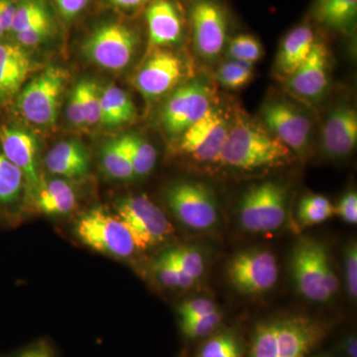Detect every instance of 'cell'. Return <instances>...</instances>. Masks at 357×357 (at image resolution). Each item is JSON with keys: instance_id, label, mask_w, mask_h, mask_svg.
Instances as JSON below:
<instances>
[{"instance_id": "obj_2", "label": "cell", "mask_w": 357, "mask_h": 357, "mask_svg": "<svg viewBox=\"0 0 357 357\" xmlns=\"http://www.w3.org/2000/svg\"><path fill=\"white\" fill-rule=\"evenodd\" d=\"M288 190L274 181L249 188L238 206L239 223L248 232L274 231L287 217Z\"/></svg>"}, {"instance_id": "obj_33", "label": "cell", "mask_w": 357, "mask_h": 357, "mask_svg": "<svg viewBox=\"0 0 357 357\" xmlns=\"http://www.w3.org/2000/svg\"><path fill=\"white\" fill-rule=\"evenodd\" d=\"M249 357H279L277 321H265L256 326Z\"/></svg>"}, {"instance_id": "obj_4", "label": "cell", "mask_w": 357, "mask_h": 357, "mask_svg": "<svg viewBox=\"0 0 357 357\" xmlns=\"http://www.w3.org/2000/svg\"><path fill=\"white\" fill-rule=\"evenodd\" d=\"M75 230L82 243L105 255L128 258L136 249L128 227L103 208H93L82 215Z\"/></svg>"}, {"instance_id": "obj_18", "label": "cell", "mask_w": 357, "mask_h": 357, "mask_svg": "<svg viewBox=\"0 0 357 357\" xmlns=\"http://www.w3.org/2000/svg\"><path fill=\"white\" fill-rule=\"evenodd\" d=\"M357 143V114L349 105H338L324 124L321 146L331 158H344L352 153Z\"/></svg>"}, {"instance_id": "obj_16", "label": "cell", "mask_w": 357, "mask_h": 357, "mask_svg": "<svg viewBox=\"0 0 357 357\" xmlns=\"http://www.w3.org/2000/svg\"><path fill=\"white\" fill-rule=\"evenodd\" d=\"M321 324L307 317L296 316L277 321L279 357H306L326 335Z\"/></svg>"}, {"instance_id": "obj_20", "label": "cell", "mask_w": 357, "mask_h": 357, "mask_svg": "<svg viewBox=\"0 0 357 357\" xmlns=\"http://www.w3.org/2000/svg\"><path fill=\"white\" fill-rule=\"evenodd\" d=\"M317 40L311 26L302 24L294 28L282 42L275 70L282 79L292 76L310 55Z\"/></svg>"}, {"instance_id": "obj_8", "label": "cell", "mask_w": 357, "mask_h": 357, "mask_svg": "<svg viewBox=\"0 0 357 357\" xmlns=\"http://www.w3.org/2000/svg\"><path fill=\"white\" fill-rule=\"evenodd\" d=\"M67 79L65 70L50 67L30 82L18 98V109L26 121L40 126H52L57 119L59 102Z\"/></svg>"}, {"instance_id": "obj_26", "label": "cell", "mask_w": 357, "mask_h": 357, "mask_svg": "<svg viewBox=\"0 0 357 357\" xmlns=\"http://www.w3.org/2000/svg\"><path fill=\"white\" fill-rule=\"evenodd\" d=\"M40 27H54L53 18L45 0H18L10 34Z\"/></svg>"}, {"instance_id": "obj_17", "label": "cell", "mask_w": 357, "mask_h": 357, "mask_svg": "<svg viewBox=\"0 0 357 357\" xmlns=\"http://www.w3.org/2000/svg\"><path fill=\"white\" fill-rule=\"evenodd\" d=\"M0 150L22 172L28 187L35 195L41 184L38 176L36 139L22 129L2 126L0 128Z\"/></svg>"}, {"instance_id": "obj_5", "label": "cell", "mask_w": 357, "mask_h": 357, "mask_svg": "<svg viewBox=\"0 0 357 357\" xmlns=\"http://www.w3.org/2000/svg\"><path fill=\"white\" fill-rule=\"evenodd\" d=\"M138 37L132 28L121 22L103 23L86 37L83 52L93 64L103 69L119 70L130 64Z\"/></svg>"}, {"instance_id": "obj_30", "label": "cell", "mask_w": 357, "mask_h": 357, "mask_svg": "<svg viewBox=\"0 0 357 357\" xmlns=\"http://www.w3.org/2000/svg\"><path fill=\"white\" fill-rule=\"evenodd\" d=\"M198 357H243L241 340L234 331H222L202 345Z\"/></svg>"}, {"instance_id": "obj_1", "label": "cell", "mask_w": 357, "mask_h": 357, "mask_svg": "<svg viewBox=\"0 0 357 357\" xmlns=\"http://www.w3.org/2000/svg\"><path fill=\"white\" fill-rule=\"evenodd\" d=\"M295 158L296 155L263 124L239 112L232 117L220 163L252 172L287 165Z\"/></svg>"}, {"instance_id": "obj_25", "label": "cell", "mask_w": 357, "mask_h": 357, "mask_svg": "<svg viewBox=\"0 0 357 357\" xmlns=\"http://www.w3.org/2000/svg\"><path fill=\"white\" fill-rule=\"evenodd\" d=\"M102 124L107 128H117L132 121L136 109L126 91L115 86L102 91Z\"/></svg>"}, {"instance_id": "obj_15", "label": "cell", "mask_w": 357, "mask_h": 357, "mask_svg": "<svg viewBox=\"0 0 357 357\" xmlns=\"http://www.w3.org/2000/svg\"><path fill=\"white\" fill-rule=\"evenodd\" d=\"M328 48L317 41L305 62L286 79V86L298 98L307 102H317L328 89Z\"/></svg>"}, {"instance_id": "obj_13", "label": "cell", "mask_w": 357, "mask_h": 357, "mask_svg": "<svg viewBox=\"0 0 357 357\" xmlns=\"http://www.w3.org/2000/svg\"><path fill=\"white\" fill-rule=\"evenodd\" d=\"M325 245L312 238H304L296 244L291 257L294 283L301 295L312 302L324 303L331 299L326 291L321 255Z\"/></svg>"}, {"instance_id": "obj_43", "label": "cell", "mask_w": 357, "mask_h": 357, "mask_svg": "<svg viewBox=\"0 0 357 357\" xmlns=\"http://www.w3.org/2000/svg\"><path fill=\"white\" fill-rule=\"evenodd\" d=\"M67 115L73 126L79 128H86L83 105H82L81 96L76 88L70 93L67 107Z\"/></svg>"}, {"instance_id": "obj_28", "label": "cell", "mask_w": 357, "mask_h": 357, "mask_svg": "<svg viewBox=\"0 0 357 357\" xmlns=\"http://www.w3.org/2000/svg\"><path fill=\"white\" fill-rule=\"evenodd\" d=\"M122 139L132 164L134 177L149 175L157 160V152L153 145L137 134H128L123 136Z\"/></svg>"}, {"instance_id": "obj_19", "label": "cell", "mask_w": 357, "mask_h": 357, "mask_svg": "<svg viewBox=\"0 0 357 357\" xmlns=\"http://www.w3.org/2000/svg\"><path fill=\"white\" fill-rule=\"evenodd\" d=\"M145 17L151 48L171 46L182 40L184 21L173 0H151Z\"/></svg>"}, {"instance_id": "obj_49", "label": "cell", "mask_w": 357, "mask_h": 357, "mask_svg": "<svg viewBox=\"0 0 357 357\" xmlns=\"http://www.w3.org/2000/svg\"><path fill=\"white\" fill-rule=\"evenodd\" d=\"M314 357H331L330 356H326V354H319V356H316Z\"/></svg>"}, {"instance_id": "obj_36", "label": "cell", "mask_w": 357, "mask_h": 357, "mask_svg": "<svg viewBox=\"0 0 357 357\" xmlns=\"http://www.w3.org/2000/svg\"><path fill=\"white\" fill-rule=\"evenodd\" d=\"M167 255L183 268L190 276L199 279L204 271V260L199 250L192 248H178L165 251Z\"/></svg>"}, {"instance_id": "obj_27", "label": "cell", "mask_w": 357, "mask_h": 357, "mask_svg": "<svg viewBox=\"0 0 357 357\" xmlns=\"http://www.w3.org/2000/svg\"><path fill=\"white\" fill-rule=\"evenodd\" d=\"M103 170L115 180L128 181L134 177L132 164L122 137L107 141L100 149Z\"/></svg>"}, {"instance_id": "obj_10", "label": "cell", "mask_w": 357, "mask_h": 357, "mask_svg": "<svg viewBox=\"0 0 357 357\" xmlns=\"http://www.w3.org/2000/svg\"><path fill=\"white\" fill-rule=\"evenodd\" d=\"M213 89L203 79L176 89L167 100L161 114L164 129L180 136L213 107Z\"/></svg>"}, {"instance_id": "obj_6", "label": "cell", "mask_w": 357, "mask_h": 357, "mask_svg": "<svg viewBox=\"0 0 357 357\" xmlns=\"http://www.w3.org/2000/svg\"><path fill=\"white\" fill-rule=\"evenodd\" d=\"M231 119L225 110L211 107L181 134L178 149L202 165L220 163Z\"/></svg>"}, {"instance_id": "obj_9", "label": "cell", "mask_w": 357, "mask_h": 357, "mask_svg": "<svg viewBox=\"0 0 357 357\" xmlns=\"http://www.w3.org/2000/svg\"><path fill=\"white\" fill-rule=\"evenodd\" d=\"M189 14L195 50L204 60L218 58L229 39L227 9L220 0H192Z\"/></svg>"}, {"instance_id": "obj_37", "label": "cell", "mask_w": 357, "mask_h": 357, "mask_svg": "<svg viewBox=\"0 0 357 357\" xmlns=\"http://www.w3.org/2000/svg\"><path fill=\"white\" fill-rule=\"evenodd\" d=\"M222 317L217 311L197 318L182 319L181 328L185 337L202 338L211 335L222 323Z\"/></svg>"}, {"instance_id": "obj_44", "label": "cell", "mask_w": 357, "mask_h": 357, "mask_svg": "<svg viewBox=\"0 0 357 357\" xmlns=\"http://www.w3.org/2000/svg\"><path fill=\"white\" fill-rule=\"evenodd\" d=\"M16 4L15 0H0V41L6 34H10Z\"/></svg>"}, {"instance_id": "obj_35", "label": "cell", "mask_w": 357, "mask_h": 357, "mask_svg": "<svg viewBox=\"0 0 357 357\" xmlns=\"http://www.w3.org/2000/svg\"><path fill=\"white\" fill-rule=\"evenodd\" d=\"M227 53L232 60L255 65L261 59L263 48L259 40L252 35L239 34L230 40Z\"/></svg>"}, {"instance_id": "obj_38", "label": "cell", "mask_w": 357, "mask_h": 357, "mask_svg": "<svg viewBox=\"0 0 357 357\" xmlns=\"http://www.w3.org/2000/svg\"><path fill=\"white\" fill-rule=\"evenodd\" d=\"M344 277L347 288L351 299L357 296V245L351 241L347 246L344 252Z\"/></svg>"}, {"instance_id": "obj_21", "label": "cell", "mask_w": 357, "mask_h": 357, "mask_svg": "<svg viewBox=\"0 0 357 357\" xmlns=\"http://www.w3.org/2000/svg\"><path fill=\"white\" fill-rule=\"evenodd\" d=\"M31 70V62L23 47L0 41V100L18 93Z\"/></svg>"}, {"instance_id": "obj_40", "label": "cell", "mask_w": 357, "mask_h": 357, "mask_svg": "<svg viewBox=\"0 0 357 357\" xmlns=\"http://www.w3.org/2000/svg\"><path fill=\"white\" fill-rule=\"evenodd\" d=\"M153 270L157 278L164 286L169 288H178V278L176 268L163 253L154 262Z\"/></svg>"}, {"instance_id": "obj_34", "label": "cell", "mask_w": 357, "mask_h": 357, "mask_svg": "<svg viewBox=\"0 0 357 357\" xmlns=\"http://www.w3.org/2000/svg\"><path fill=\"white\" fill-rule=\"evenodd\" d=\"M76 89L81 96L84 119L86 126H93L102 123V105L100 96L102 91L93 81L84 79L77 84Z\"/></svg>"}, {"instance_id": "obj_31", "label": "cell", "mask_w": 357, "mask_h": 357, "mask_svg": "<svg viewBox=\"0 0 357 357\" xmlns=\"http://www.w3.org/2000/svg\"><path fill=\"white\" fill-rule=\"evenodd\" d=\"M24 176L0 150V204L13 203L20 198Z\"/></svg>"}, {"instance_id": "obj_41", "label": "cell", "mask_w": 357, "mask_h": 357, "mask_svg": "<svg viewBox=\"0 0 357 357\" xmlns=\"http://www.w3.org/2000/svg\"><path fill=\"white\" fill-rule=\"evenodd\" d=\"M335 215L342 218L344 222L356 225L357 222V194L349 191L340 199L335 206Z\"/></svg>"}, {"instance_id": "obj_47", "label": "cell", "mask_w": 357, "mask_h": 357, "mask_svg": "<svg viewBox=\"0 0 357 357\" xmlns=\"http://www.w3.org/2000/svg\"><path fill=\"white\" fill-rule=\"evenodd\" d=\"M112 6L124 10H132L146 6L151 0H107Z\"/></svg>"}, {"instance_id": "obj_42", "label": "cell", "mask_w": 357, "mask_h": 357, "mask_svg": "<svg viewBox=\"0 0 357 357\" xmlns=\"http://www.w3.org/2000/svg\"><path fill=\"white\" fill-rule=\"evenodd\" d=\"M52 1L63 20L72 21L83 13L89 0H52Z\"/></svg>"}, {"instance_id": "obj_11", "label": "cell", "mask_w": 357, "mask_h": 357, "mask_svg": "<svg viewBox=\"0 0 357 357\" xmlns=\"http://www.w3.org/2000/svg\"><path fill=\"white\" fill-rule=\"evenodd\" d=\"M231 285L245 295H257L274 287L278 265L273 253L264 249H249L234 256L227 266Z\"/></svg>"}, {"instance_id": "obj_29", "label": "cell", "mask_w": 357, "mask_h": 357, "mask_svg": "<svg viewBox=\"0 0 357 357\" xmlns=\"http://www.w3.org/2000/svg\"><path fill=\"white\" fill-rule=\"evenodd\" d=\"M298 220L303 227H312L335 215V206L321 195H307L298 206Z\"/></svg>"}, {"instance_id": "obj_32", "label": "cell", "mask_w": 357, "mask_h": 357, "mask_svg": "<svg viewBox=\"0 0 357 357\" xmlns=\"http://www.w3.org/2000/svg\"><path fill=\"white\" fill-rule=\"evenodd\" d=\"M252 77L253 65L232 59L220 65L217 73L218 81L227 89L243 88Z\"/></svg>"}, {"instance_id": "obj_7", "label": "cell", "mask_w": 357, "mask_h": 357, "mask_svg": "<svg viewBox=\"0 0 357 357\" xmlns=\"http://www.w3.org/2000/svg\"><path fill=\"white\" fill-rule=\"evenodd\" d=\"M165 201L178 222L190 229L206 230L218 223L217 199L210 188L202 183L183 181L170 185Z\"/></svg>"}, {"instance_id": "obj_12", "label": "cell", "mask_w": 357, "mask_h": 357, "mask_svg": "<svg viewBox=\"0 0 357 357\" xmlns=\"http://www.w3.org/2000/svg\"><path fill=\"white\" fill-rule=\"evenodd\" d=\"M261 115L264 126L298 156H304L311 141L309 119L294 105L282 100L265 103Z\"/></svg>"}, {"instance_id": "obj_48", "label": "cell", "mask_w": 357, "mask_h": 357, "mask_svg": "<svg viewBox=\"0 0 357 357\" xmlns=\"http://www.w3.org/2000/svg\"><path fill=\"white\" fill-rule=\"evenodd\" d=\"M342 349L347 357H357V340L356 335H347L342 342Z\"/></svg>"}, {"instance_id": "obj_45", "label": "cell", "mask_w": 357, "mask_h": 357, "mask_svg": "<svg viewBox=\"0 0 357 357\" xmlns=\"http://www.w3.org/2000/svg\"><path fill=\"white\" fill-rule=\"evenodd\" d=\"M321 268H323L324 279H325V285L326 291L333 297L340 287V282L337 274L331 261L330 255H328L326 248L324 249L323 255H321Z\"/></svg>"}, {"instance_id": "obj_23", "label": "cell", "mask_w": 357, "mask_h": 357, "mask_svg": "<svg viewBox=\"0 0 357 357\" xmlns=\"http://www.w3.org/2000/svg\"><path fill=\"white\" fill-rule=\"evenodd\" d=\"M34 197L37 208L45 215H67L77 206L76 192L62 178H54L40 184Z\"/></svg>"}, {"instance_id": "obj_14", "label": "cell", "mask_w": 357, "mask_h": 357, "mask_svg": "<svg viewBox=\"0 0 357 357\" xmlns=\"http://www.w3.org/2000/svg\"><path fill=\"white\" fill-rule=\"evenodd\" d=\"M185 75L182 59L171 51L157 49L134 79L136 89L148 100H154L175 88Z\"/></svg>"}, {"instance_id": "obj_22", "label": "cell", "mask_w": 357, "mask_h": 357, "mask_svg": "<svg viewBox=\"0 0 357 357\" xmlns=\"http://www.w3.org/2000/svg\"><path fill=\"white\" fill-rule=\"evenodd\" d=\"M51 173L69 178H81L89 170V156L83 144L76 140L62 141L52 148L45 158Z\"/></svg>"}, {"instance_id": "obj_46", "label": "cell", "mask_w": 357, "mask_h": 357, "mask_svg": "<svg viewBox=\"0 0 357 357\" xmlns=\"http://www.w3.org/2000/svg\"><path fill=\"white\" fill-rule=\"evenodd\" d=\"M14 357H55L50 345L45 342H36V344L26 347L20 354Z\"/></svg>"}, {"instance_id": "obj_3", "label": "cell", "mask_w": 357, "mask_h": 357, "mask_svg": "<svg viewBox=\"0 0 357 357\" xmlns=\"http://www.w3.org/2000/svg\"><path fill=\"white\" fill-rule=\"evenodd\" d=\"M116 213L130 232L135 248L140 250H147L165 243L175 230L163 211L146 195L119 199Z\"/></svg>"}, {"instance_id": "obj_39", "label": "cell", "mask_w": 357, "mask_h": 357, "mask_svg": "<svg viewBox=\"0 0 357 357\" xmlns=\"http://www.w3.org/2000/svg\"><path fill=\"white\" fill-rule=\"evenodd\" d=\"M217 311L218 307L215 303L204 298L185 301L178 310L181 319L197 318V317L204 316Z\"/></svg>"}, {"instance_id": "obj_24", "label": "cell", "mask_w": 357, "mask_h": 357, "mask_svg": "<svg viewBox=\"0 0 357 357\" xmlns=\"http://www.w3.org/2000/svg\"><path fill=\"white\" fill-rule=\"evenodd\" d=\"M357 0H316L314 18L318 24L335 30L347 31L356 21Z\"/></svg>"}]
</instances>
